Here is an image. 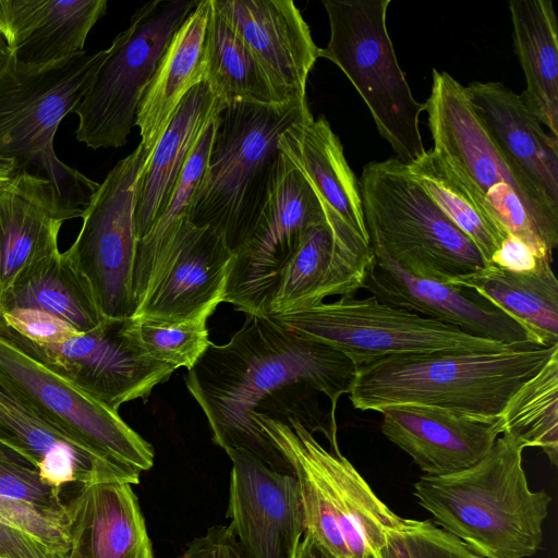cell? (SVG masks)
<instances>
[{
    "mask_svg": "<svg viewBox=\"0 0 558 558\" xmlns=\"http://www.w3.org/2000/svg\"><path fill=\"white\" fill-rule=\"evenodd\" d=\"M356 369L335 348L302 337L268 315L245 314L230 341L210 343L184 379L217 446L243 449L274 471L294 476L287 457L255 420L296 418L312 434L323 433L331 450H339L336 416L322 409L319 396L336 412L339 398L352 389Z\"/></svg>",
    "mask_w": 558,
    "mask_h": 558,
    "instance_id": "cell-1",
    "label": "cell"
},
{
    "mask_svg": "<svg viewBox=\"0 0 558 558\" xmlns=\"http://www.w3.org/2000/svg\"><path fill=\"white\" fill-rule=\"evenodd\" d=\"M524 446L501 434L475 464L448 474H423L413 484L433 521L481 558H527L543 542L551 497L532 490L522 464Z\"/></svg>",
    "mask_w": 558,
    "mask_h": 558,
    "instance_id": "cell-2",
    "label": "cell"
},
{
    "mask_svg": "<svg viewBox=\"0 0 558 558\" xmlns=\"http://www.w3.org/2000/svg\"><path fill=\"white\" fill-rule=\"evenodd\" d=\"M556 352L558 344H532L499 352L390 356L357 366L349 397L361 411L409 404L497 417Z\"/></svg>",
    "mask_w": 558,
    "mask_h": 558,
    "instance_id": "cell-3",
    "label": "cell"
},
{
    "mask_svg": "<svg viewBox=\"0 0 558 558\" xmlns=\"http://www.w3.org/2000/svg\"><path fill=\"white\" fill-rule=\"evenodd\" d=\"M311 114L307 101L219 106L189 221L209 228L236 253L253 232L272 186L281 155L279 135Z\"/></svg>",
    "mask_w": 558,
    "mask_h": 558,
    "instance_id": "cell-4",
    "label": "cell"
},
{
    "mask_svg": "<svg viewBox=\"0 0 558 558\" xmlns=\"http://www.w3.org/2000/svg\"><path fill=\"white\" fill-rule=\"evenodd\" d=\"M425 106L433 150L507 235L553 260L558 246V208L509 163L478 119L464 86L434 69Z\"/></svg>",
    "mask_w": 558,
    "mask_h": 558,
    "instance_id": "cell-5",
    "label": "cell"
},
{
    "mask_svg": "<svg viewBox=\"0 0 558 558\" xmlns=\"http://www.w3.org/2000/svg\"><path fill=\"white\" fill-rule=\"evenodd\" d=\"M108 48L27 66L11 54L0 70V157L19 172L51 182L64 205L83 217L99 183L58 159L53 138L62 119L83 99Z\"/></svg>",
    "mask_w": 558,
    "mask_h": 558,
    "instance_id": "cell-6",
    "label": "cell"
},
{
    "mask_svg": "<svg viewBox=\"0 0 558 558\" xmlns=\"http://www.w3.org/2000/svg\"><path fill=\"white\" fill-rule=\"evenodd\" d=\"M255 421L293 466L305 534L333 558H380L387 535L404 518L377 497L340 450L326 449L296 418Z\"/></svg>",
    "mask_w": 558,
    "mask_h": 558,
    "instance_id": "cell-7",
    "label": "cell"
},
{
    "mask_svg": "<svg viewBox=\"0 0 558 558\" xmlns=\"http://www.w3.org/2000/svg\"><path fill=\"white\" fill-rule=\"evenodd\" d=\"M359 185L371 247L383 251L404 272L452 282L487 266L474 242L398 158L366 163Z\"/></svg>",
    "mask_w": 558,
    "mask_h": 558,
    "instance_id": "cell-8",
    "label": "cell"
},
{
    "mask_svg": "<svg viewBox=\"0 0 558 558\" xmlns=\"http://www.w3.org/2000/svg\"><path fill=\"white\" fill-rule=\"evenodd\" d=\"M390 0H324L330 37L319 58L335 63L368 107L380 136L404 165L424 148L418 102L398 64L387 29Z\"/></svg>",
    "mask_w": 558,
    "mask_h": 558,
    "instance_id": "cell-9",
    "label": "cell"
},
{
    "mask_svg": "<svg viewBox=\"0 0 558 558\" xmlns=\"http://www.w3.org/2000/svg\"><path fill=\"white\" fill-rule=\"evenodd\" d=\"M268 316L302 337L335 348L357 366L398 355L499 352L523 348L468 335L450 325L384 303L373 295L341 296L305 310Z\"/></svg>",
    "mask_w": 558,
    "mask_h": 558,
    "instance_id": "cell-10",
    "label": "cell"
},
{
    "mask_svg": "<svg viewBox=\"0 0 558 558\" xmlns=\"http://www.w3.org/2000/svg\"><path fill=\"white\" fill-rule=\"evenodd\" d=\"M197 0H156L132 15L108 48L88 90L72 111L76 138L93 149L119 148L135 126L142 95L174 32Z\"/></svg>",
    "mask_w": 558,
    "mask_h": 558,
    "instance_id": "cell-11",
    "label": "cell"
},
{
    "mask_svg": "<svg viewBox=\"0 0 558 558\" xmlns=\"http://www.w3.org/2000/svg\"><path fill=\"white\" fill-rule=\"evenodd\" d=\"M150 155L140 143L109 171L82 217L76 240L64 252L89 282L106 318H132L137 308L133 291L137 245L134 211Z\"/></svg>",
    "mask_w": 558,
    "mask_h": 558,
    "instance_id": "cell-12",
    "label": "cell"
},
{
    "mask_svg": "<svg viewBox=\"0 0 558 558\" xmlns=\"http://www.w3.org/2000/svg\"><path fill=\"white\" fill-rule=\"evenodd\" d=\"M326 208L304 175L281 154L257 223L233 255L223 302L245 314L267 315L283 268L307 230L327 219Z\"/></svg>",
    "mask_w": 558,
    "mask_h": 558,
    "instance_id": "cell-13",
    "label": "cell"
},
{
    "mask_svg": "<svg viewBox=\"0 0 558 558\" xmlns=\"http://www.w3.org/2000/svg\"><path fill=\"white\" fill-rule=\"evenodd\" d=\"M128 319L106 318L97 328L58 343L33 341L0 320V336L118 412L124 402L146 399L175 371L135 347L126 333Z\"/></svg>",
    "mask_w": 558,
    "mask_h": 558,
    "instance_id": "cell-14",
    "label": "cell"
},
{
    "mask_svg": "<svg viewBox=\"0 0 558 558\" xmlns=\"http://www.w3.org/2000/svg\"><path fill=\"white\" fill-rule=\"evenodd\" d=\"M0 374L51 426L76 442L137 470L154 464L153 446L119 415L0 336Z\"/></svg>",
    "mask_w": 558,
    "mask_h": 558,
    "instance_id": "cell-15",
    "label": "cell"
},
{
    "mask_svg": "<svg viewBox=\"0 0 558 558\" xmlns=\"http://www.w3.org/2000/svg\"><path fill=\"white\" fill-rule=\"evenodd\" d=\"M226 452L232 462L227 517L248 557L296 558L305 533L296 477L243 449Z\"/></svg>",
    "mask_w": 558,
    "mask_h": 558,
    "instance_id": "cell-16",
    "label": "cell"
},
{
    "mask_svg": "<svg viewBox=\"0 0 558 558\" xmlns=\"http://www.w3.org/2000/svg\"><path fill=\"white\" fill-rule=\"evenodd\" d=\"M363 288L389 305L509 347L542 345L521 323L473 288L410 276L378 248Z\"/></svg>",
    "mask_w": 558,
    "mask_h": 558,
    "instance_id": "cell-17",
    "label": "cell"
},
{
    "mask_svg": "<svg viewBox=\"0 0 558 558\" xmlns=\"http://www.w3.org/2000/svg\"><path fill=\"white\" fill-rule=\"evenodd\" d=\"M233 255L217 233L186 218L132 318L169 324L210 316L223 302Z\"/></svg>",
    "mask_w": 558,
    "mask_h": 558,
    "instance_id": "cell-18",
    "label": "cell"
},
{
    "mask_svg": "<svg viewBox=\"0 0 558 558\" xmlns=\"http://www.w3.org/2000/svg\"><path fill=\"white\" fill-rule=\"evenodd\" d=\"M327 219L305 233L282 270L267 315L305 310L329 296H348L363 288L374 254L329 206Z\"/></svg>",
    "mask_w": 558,
    "mask_h": 558,
    "instance_id": "cell-19",
    "label": "cell"
},
{
    "mask_svg": "<svg viewBox=\"0 0 558 558\" xmlns=\"http://www.w3.org/2000/svg\"><path fill=\"white\" fill-rule=\"evenodd\" d=\"M245 44L279 104L305 102L308 74L319 58L311 29L291 0H211Z\"/></svg>",
    "mask_w": 558,
    "mask_h": 558,
    "instance_id": "cell-20",
    "label": "cell"
},
{
    "mask_svg": "<svg viewBox=\"0 0 558 558\" xmlns=\"http://www.w3.org/2000/svg\"><path fill=\"white\" fill-rule=\"evenodd\" d=\"M0 442L49 484L140 483L141 471L92 450L51 426L0 374Z\"/></svg>",
    "mask_w": 558,
    "mask_h": 558,
    "instance_id": "cell-21",
    "label": "cell"
},
{
    "mask_svg": "<svg viewBox=\"0 0 558 558\" xmlns=\"http://www.w3.org/2000/svg\"><path fill=\"white\" fill-rule=\"evenodd\" d=\"M380 413L383 434L425 475L448 474L475 464L502 434L500 416L409 404L389 407Z\"/></svg>",
    "mask_w": 558,
    "mask_h": 558,
    "instance_id": "cell-22",
    "label": "cell"
},
{
    "mask_svg": "<svg viewBox=\"0 0 558 558\" xmlns=\"http://www.w3.org/2000/svg\"><path fill=\"white\" fill-rule=\"evenodd\" d=\"M464 92L509 163L558 208V137L502 83L473 82Z\"/></svg>",
    "mask_w": 558,
    "mask_h": 558,
    "instance_id": "cell-23",
    "label": "cell"
},
{
    "mask_svg": "<svg viewBox=\"0 0 558 558\" xmlns=\"http://www.w3.org/2000/svg\"><path fill=\"white\" fill-rule=\"evenodd\" d=\"M65 558H154L138 499L129 483L84 484L66 504Z\"/></svg>",
    "mask_w": 558,
    "mask_h": 558,
    "instance_id": "cell-24",
    "label": "cell"
},
{
    "mask_svg": "<svg viewBox=\"0 0 558 558\" xmlns=\"http://www.w3.org/2000/svg\"><path fill=\"white\" fill-rule=\"evenodd\" d=\"M72 218L44 178L19 172L0 193V300L25 270L60 252V227Z\"/></svg>",
    "mask_w": 558,
    "mask_h": 558,
    "instance_id": "cell-25",
    "label": "cell"
},
{
    "mask_svg": "<svg viewBox=\"0 0 558 558\" xmlns=\"http://www.w3.org/2000/svg\"><path fill=\"white\" fill-rule=\"evenodd\" d=\"M106 11L107 0H0V33L19 63L48 65L84 51Z\"/></svg>",
    "mask_w": 558,
    "mask_h": 558,
    "instance_id": "cell-26",
    "label": "cell"
},
{
    "mask_svg": "<svg viewBox=\"0 0 558 558\" xmlns=\"http://www.w3.org/2000/svg\"><path fill=\"white\" fill-rule=\"evenodd\" d=\"M211 0H199L171 37L145 88L135 126L153 151L189 92L204 82L205 41Z\"/></svg>",
    "mask_w": 558,
    "mask_h": 558,
    "instance_id": "cell-27",
    "label": "cell"
},
{
    "mask_svg": "<svg viewBox=\"0 0 558 558\" xmlns=\"http://www.w3.org/2000/svg\"><path fill=\"white\" fill-rule=\"evenodd\" d=\"M277 145L322 201L369 242L359 181L329 122L324 117L314 119L311 114L283 131Z\"/></svg>",
    "mask_w": 558,
    "mask_h": 558,
    "instance_id": "cell-28",
    "label": "cell"
},
{
    "mask_svg": "<svg viewBox=\"0 0 558 558\" xmlns=\"http://www.w3.org/2000/svg\"><path fill=\"white\" fill-rule=\"evenodd\" d=\"M218 108L204 82L181 101L142 177L134 211L137 241L147 234L166 207L191 153Z\"/></svg>",
    "mask_w": 558,
    "mask_h": 558,
    "instance_id": "cell-29",
    "label": "cell"
},
{
    "mask_svg": "<svg viewBox=\"0 0 558 558\" xmlns=\"http://www.w3.org/2000/svg\"><path fill=\"white\" fill-rule=\"evenodd\" d=\"M514 50L525 75L523 102L558 137V33L553 2L511 0Z\"/></svg>",
    "mask_w": 558,
    "mask_h": 558,
    "instance_id": "cell-30",
    "label": "cell"
},
{
    "mask_svg": "<svg viewBox=\"0 0 558 558\" xmlns=\"http://www.w3.org/2000/svg\"><path fill=\"white\" fill-rule=\"evenodd\" d=\"M38 310L78 332L97 328L102 315L87 279L61 252L25 270L0 300V313Z\"/></svg>",
    "mask_w": 558,
    "mask_h": 558,
    "instance_id": "cell-31",
    "label": "cell"
},
{
    "mask_svg": "<svg viewBox=\"0 0 558 558\" xmlns=\"http://www.w3.org/2000/svg\"><path fill=\"white\" fill-rule=\"evenodd\" d=\"M548 258L535 268L511 271L495 265L463 278L459 283L475 289L521 323L542 345L558 344V280Z\"/></svg>",
    "mask_w": 558,
    "mask_h": 558,
    "instance_id": "cell-32",
    "label": "cell"
},
{
    "mask_svg": "<svg viewBox=\"0 0 558 558\" xmlns=\"http://www.w3.org/2000/svg\"><path fill=\"white\" fill-rule=\"evenodd\" d=\"M60 494L61 487L47 483L27 462L0 459V522L65 558L66 505Z\"/></svg>",
    "mask_w": 558,
    "mask_h": 558,
    "instance_id": "cell-33",
    "label": "cell"
},
{
    "mask_svg": "<svg viewBox=\"0 0 558 558\" xmlns=\"http://www.w3.org/2000/svg\"><path fill=\"white\" fill-rule=\"evenodd\" d=\"M204 83L219 106L234 101L279 104L254 57L213 2L205 41Z\"/></svg>",
    "mask_w": 558,
    "mask_h": 558,
    "instance_id": "cell-34",
    "label": "cell"
},
{
    "mask_svg": "<svg viewBox=\"0 0 558 558\" xmlns=\"http://www.w3.org/2000/svg\"><path fill=\"white\" fill-rule=\"evenodd\" d=\"M410 174L440 210L477 246L487 265L507 234L433 149L407 165Z\"/></svg>",
    "mask_w": 558,
    "mask_h": 558,
    "instance_id": "cell-35",
    "label": "cell"
},
{
    "mask_svg": "<svg viewBox=\"0 0 558 558\" xmlns=\"http://www.w3.org/2000/svg\"><path fill=\"white\" fill-rule=\"evenodd\" d=\"M214 130L213 119L191 153L166 207L147 234L137 241L133 271V291L137 306L161 267L181 223L187 218L194 192L206 168Z\"/></svg>",
    "mask_w": 558,
    "mask_h": 558,
    "instance_id": "cell-36",
    "label": "cell"
},
{
    "mask_svg": "<svg viewBox=\"0 0 558 558\" xmlns=\"http://www.w3.org/2000/svg\"><path fill=\"white\" fill-rule=\"evenodd\" d=\"M502 434L524 448H541L558 462V352L511 397L501 415Z\"/></svg>",
    "mask_w": 558,
    "mask_h": 558,
    "instance_id": "cell-37",
    "label": "cell"
},
{
    "mask_svg": "<svg viewBox=\"0 0 558 558\" xmlns=\"http://www.w3.org/2000/svg\"><path fill=\"white\" fill-rule=\"evenodd\" d=\"M203 315L192 319L153 324L129 318L126 333L135 347L146 356L168 364L174 369H191L210 345L207 318Z\"/></svg>",
    "mask_w": 558,
    "mask_h": 558,
    "instance_id": "cell-38",
    "label": "cell"
},
{
    "mask_svg": "<svg viewBox=\"0 0 558 558\" xmlns=\"http://www.w3.org/2000/svg\"><path fill=\"white\" fill-rule=\"evenodd\" d=\"M380 558H481L432 519H403L387 535Z\"/></svg>",
    "mask_w": 558,
    "mask_h": 558,
    "instance_id": "cell-39",
    "label": "cell"
},
{
    "mask_svg": "<svg viewBox=\"0 0 558 558\" xmlns=\"http://www.w3.org/2000/svg\"><path fill=\"white\" fill-rule=\"evenodd\" d=\"M0 320L26 338L41 343H58L81 333L66 322L38 310L0 313Z\"/></svg>",
    "mask_w": 558,
    "mask_h": 558,
    "instance_id": "cell-40",
    "label": "cell"
},
{
    "mask_svg": "<svg viewBox=\"0 0 558 558\" xmlns=\"http://www.w3.org/2000/svg\"><path fill=\"white\" fill-rule=\"evenodd\" d=\"M178 558H250L232 527L215 525L191 541Z\"/></svg>",
    "mask_w": 558,
    "mask_h": 558,
    "instance_id": "cell-41",
    "label": "cell"
},
{
    "mask_svg": "<svg viewBox=\"0 0 558 558\" xmlns=\"http://www.w3.org/2000/svg\"><path fill=\"white\" fill-rule=\"evenodd\" d=\"M0 558H64L28 534L0 522Z\"/></svg>",
    "mask_w": 558,
    "mask_h": 558,
    "instance_id": "cell-42",
    "label": "cell"
},
{
    "mask_svg": "<svg viewBox=\"0 0 558 558\" xmlns=\"http://www.w3.org/2000/svg\"><path fill=\"white\" fill-rule=\"evenodd\" d=\"M539 259L542 258L525 242L507 235L493 255L490 265L511 271H526L535 268Z\"/></svg>",
    "mask_w": 558,
    "mask_h": 558,
    "instance_id": "cell-43",
    "label": "cell"
},
{
    "mask_svg": "<svg viewBox=\"0 0 558 558\" xmlns=\"http://www.w3.org/2000/svg\"><path fill=\"white\" fill-rule=\"evenodd\" d=\"M296 558H333L311 535L305 534L299 547Z\"/></svg>",
    "mask_w": 558,
    "mask_h": 558,
    "instance_id": "cell-44",
    "label": "cell"
},
{
    "mask_svg": "<svg viewBox=\"0 0 558 558\" xmlns=\"http://www.w3.org/2000/svg\"><path fill=\"white\" fill-rule=\"evenodd\" d=\"M19 169L13 159L0 157V193L17 177Z\"/></svg>",
    "mask_w": 558,
    "mask_h": 558,
    "instance_id": "cell-45",
    "label": "cell"
},
{
    "mask_svg": "<svg viewBox=\"0 0 558 558\" xmlns=\"http://www.w3.org/2000/svg\"><path fill=\"white\" fill-rule=\"evenodd\" d=\"M9 57H10L9 47L5 43L2 34L0 33V70L7 63Z\"/></svg>",
    "mask_w": 558,
    "mask_h": 558,
    "instance_id": "cell-46",
    "label": "cell"
},
{
    "mask_svg": "<svg viewBox=\"0 0 558 558\" xmlns=\"http://www.w3.org/2000/svg\"><path fill=\"white\" fill-rule=\"evenodd\" d=\"M0 459L23 460L22 457L0 442ZM26 462V461H25Z\"/></svg>",
    "mask_w": 558,
    "mask_h": 558,
    "instance_id": "cell-47",
    "label": "cell"
}]
</instances>
